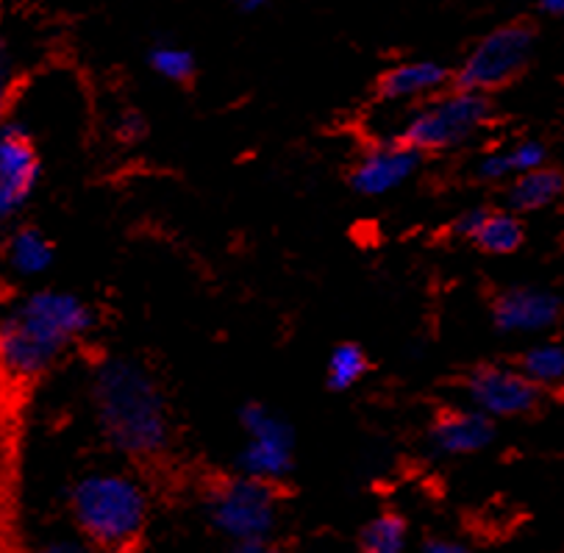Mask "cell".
<instances>
[{
    "mask_svg": "<svg viewBox=\"0 0 564 553\" xmlns=\"http://www.w3.org/2000/svg\"><path fill=\"white\" fill-rule=\"evenodd\" d=\"M409 525L401 514L384 512L361 531V553H406Z\"/></svg>",
    "mask_w": 564,
    "mask_h": 553,
    "instance_id": "d6986e66",
    "label": "cell"
},
{
    "mask_svg": "<svg viewBox=\"0 0 564 553\" xmlns=\"http://www.w3.org/2000/svg\"><path fill=\"white\" fill-rule=\"evenodd\" d=\"M420 162L423 156L398 137L372 142L350 167V187L365 198H381V195H390L403 187L417 173Z\"/></svg>",
    "mask_w": 564,
    "mask_h": 553,
    "instance_id": "30bf717a",
    "label": "cell"
},
{
    "mask_svg": "<svg viewBox=\"0 0 564 553\" xmlns=\"http://www.w3.org/2000/svg\"><path fill=\"white\" fill-rule=\"evenodd\" d=\"M520 373L531 381V384L540 387L542 392L553 390V387L562 384L564 379V348L562 343H540L531 345L523 356H520L518 365Z\"/></svg>",
    "mask_w": 564,
    "mask_h": 553,
    "instance_id": "e0dca14e",
    "label": "cell"
},
{
    "mask_svg": "<svg viewBox=\"0 0 564 553\" xmlns=\"http://www.w3.org/2000/svg\"><path fill=\"white\" fill-rule=\"evenodd\" d=\"M454 82V71L434 58H412V62H398L390 71H384L376 84V95L384 104H420L434 95L445 93Z\"/></svg>",
    "mask_w": 564,
    "mask_h": 553,
    "instance_id": "5bb4252c",
    "label": "cell"
},
{
    "mask_svg": "<svg viewBox=\"0 0 564 553\" xmlns=\"http://www.w3.org/2000/svg\"><path fill=\"white\" fill-rule=\"evenodd\" d=\"M536 7L547 18H562L564 14V0H536Z\"/></svg>",
    "mask_w": 564,
    "mask_h": 553,
    "instance_id": "83f0119b",
    "label": "cell"
},
{
    "mask_svg": "<svg viewBox=\"0 0 564 553\" xmlns=\"http://www.w3.org/2000/svg\"><path fill=\"white\" fill-rule=\"evenodd\" d=\"M78 531L98 553H129L148 523L145 487L117 470L87 473L70 492Z\"/></svg>",
    "mask_w": 564,
    "mask_h": 553,
    "instance_id": "3957f363",
    "label": "cell"
},
{
    "mask_svg": "<svg viewBox=\"0 0 564 553\" xmlns=\"http://www.w3.org/2000/svg\"><path fill=\"white\" fill-rule=\"evenodd\" d=\"M536 34L525 23H507L484 34L454 71L451 87L489 95L512 87L534 58Z\"/></svg>",
    "mask_w": 564,
    "mask_h": 553,
    "instance_id": "5b68a950",
    "label": "cell"
},
{
    "mask_svg": "<svg viewBox=\"0 0 564 553\" xmlns=\"http://www.w3.org/2000/svg\"><path fill=\"white\" fill-rule=\"evenodd\" d=\"M234 7L245 14H257L262 12L264 7H270V0H234Z\"/></svg>",
    "mask_w": 564,
    "mask_h": 553,
    "instance_id": "f1b7e54d",
    "label": "cell"
},
{
    "mask_svg": "<svg viewBox=\"0 0 564 553\" xmlns=\"http://www.w3.org/2000/svg\"><path fill=\"white\" fill-rule=\"evenodd\" d=\"M12 381L3 376V370H0V425H3V418H7V401H9V390H12Z\"/></svg>",
    "mask_w": 564,
    "mask_h": 553,
    "instance_id": "f546056e",
    "label": "cell"
},
{
    "mask_svg": "<svg viewBox=\"0 0 564 553\" xmlns=\"http://www.w3.org/2000/svg\"><path fill=\"white\" fill-rule=\"evenodd\" d=\"M148 67L170 84H189L195 76V56L181 45H156L148 51Z\"/></svg>",
    "mask_w": 564,
    "mask_h": 553,
    "instance_id": "ffe728a7",
    "label": "cell"
},
{
    "mask_svg": "<svg viewBox=\"0 0 564 553\" xmlns=\"http://www.w3.org/2000/svg\"><path fill=\"white\" fill-rule=\"evenodd\" d=\"M9 3H12V0H0V12H3V9H7Z\"/></svg>",
    "mask_w": 564,
    "mask_h": 553,
    "instance_id": "1f68e13d",
    "label": "cell"
},
{
    "mask_svg": "<svg viewBox=\"0 0 564 553\" xmlns=\"http://www.w3.org/2000/svg\"><path fill=\"white\" fill-rule=\"evenodd\" d=\"M370 373V359L359 343H339L328 354L326 361V384L334 392H345L359 384Z\"/></svg>",
    "mask_w": 564,
    "mask_h": 553,
    "instance_id": "ac0fdd59",
    "label": "cell"
},
{
    "mask_svg": "<svg viewBox=\"0 0 564 553\" xmlns=\"http://www.w3.org/2000/svg\"><path fill=\"white\" fill-rule=\"evenodd\" d=\"M495 120V104L489 95L467 93L448 87L445 93L429 100H420L412 115L403 122L398 140L429 156V153H448L467 145L473 137L489 129Z\"/></svg>",
    "mask_w": 564,
    "mask_h": 553,
    "instance_id": "277c9868",
    "label": "cell"
},
{
    "mask_svg": "<svg viewBox=\"0 0 564 553\" xmlns=\"http://www.w3.org/2000/svg\"><path fill=\"white\" fill-rule=\"evenodd\" d=\"M239 425L248 443L239 451V476L279 484L295 467V434L284 418L264 403H245L239 409Z\"/></svg>",
    "mask_w": 564,
    "mask_h": 553,
    "instance_id": "52a82bcc",
    "label": "cell"
},
{
    "mask_svg": "<svg viewBox=\"0 0 564 553\" xmlns=\"http://www.w3.org/2000/svg\"><path fill=\"white\" fill-rule=\"evenodd\" d=\"M564 193V175L558 167L542 164V167L529 170V173L514 175L507 193V209L514 215H529V212H542L556 204Z\"/></svg>",
    "mask_w": 564,
    "mask_h": 553,
    "instance_id": "9a60e30c",
    "label": "cell"
},
{
    "mask_svg": "<svg viewBox=\"0 0 564 553\" xmlns=\"http://www.w3.org/2000/svg\"><path fill=\"white\" fill-rule=\"evenodd\" d=\"M42 164L34 137L18 122L0 126V223L18 215L40 184Z\"/></svg>",
    "mask_w": 564,
    "mask_h": 553,
    "instance_id": "9c48e42d",
    "label": "cell"
},
{
    "mask_svg": "<svg viewBox=\"0 0 564 553\" xmlns=\"http://www.w3.org/2000/svg\"><path fill=\"white\" fill-rule=\"evenodd\" d=\"M53 259H56L53 242L40 228L23 226L9 237L7 262L18 275H42L51 270Z\"/></svg>",
    "mask_w": 564,
    "mask_h": 553,
    "instance_id": "2e32d148",
    "label": "cell"
},
{
    "mask_svg": "<svg viewBox=\"0 0 564 553\" xmlns=\"http://www.w3.org/2000/svg\"><path fill=\"white\" fill-rule=\"evenodd\" d=\"M495 440V420L478 409H443L429 425V443L443 456H473Z\"/></svg>",
    "mask_w": 564,
    "mask_h": 553,
    "instance_id": "7c38bea8",
    "label": "cell"
},
{
    "mask_svg": "<svg viewBox=\"0 0 564 553\" xmlns=\"http://www.w3.org/2000/svg\"><path fill=\"white\" fill-rule=\"evenodd\" d=\"M509 153V164H512V173H529V170L542 167L547 164V148L545 142L540 140H520L514 142L512 148H507Z\"/></svg>",
    "mask_w": 564,
    "mask_h": 553,
    "instance_id": "44dd1931",
    "label": "cell"
},
{
    "mask_svg": "<svg viewBox=\"0 0 564 553\" xmlns=\"http://www.w3.org/2000/svg\"><path fill=\"white\" fill-rule=\"evenodd\" d=\"M476 173L481 181H489V184H500V181H512V164H509L507 148H495V151L484 153L481 162L476 164Z\"/></svg>",
    "mask_w": 564,
    "mask_h": 553,
    "instance_id": "7402d4cb",
    "label": "cell"
},
{
    "mask_svg": "<svg viewBox=\"0 0 564 553\" xmlns=\"http://www.w3.org/2000/svg\"><path fill=\"white\" fill-rule=\"evenodd\" d=\"M3 295H7V284L0 281V301H3Z\"/></svg>",
    "mask_w": 564,
    "mask_h": 553,
    "instance_id": "4dcf8cb0",
    "label": "cell"
},
{
    "mask_svg": "<svg viewBox=\"0 0 564 553\" xmlns=\"http://www.w3.org/2000/svg\"><path fill=\"white\" fill-rule=\"evenodd\" d=\"M206 509L215 529L231 542L270 536L279 518V484L248 476L217 478L206 489Z\"/></svg>",
    "mask_w": 564,
    "mask_h": 553,
    "instance_id": "8992f818",
    "label": "cell"
},
{
    "mask_svg": "<svg viewBox=\"0 0 564 553\" xmlns=\"http://www.w3.org/2000/svg\"><path fill=\"white\" fill-rule=\"evenodd\" d=\"M562 321V297L542 286H509L492 301V326L500 334H545Z\"/></svg>",
    "mask_w": 564,
    "mask_h": 553,
    "instance_id": "8fae6325",
    "label": "cell"
},
{
    "mask_svg": "<svg viewBox=\"0 0 564 553\" xmlns=\"http://www.w3.org/2000/svg\"><path fill=\"white\" fill-rule=\"evenodd\" d=\"M454 234L489 257H509L525 242V226L520 215H514L512 209H489V206L465 212L454 223Z\"/></svg>",
    "mask_w": 564,
    "mask_h": 553,
    "instance_id": "4fadbf2b",
    "label": "cell"
},
{
    "mask_svg": "<svg viewBox=\"0 0 564 553\" xmlns=\"http://www.w3.org/2000/svg\"><path fill=\"white\" fill-rule=\"evenodd\" d=\"M40 553H98L93 545L87 542H76V540H56L51 545L42 547Z\"/></svg>",
    "mask_w": 564,
    "mask_h": 553,
    "instance_id": "4316f807",
    "label": "cell"
},
{
    "mask_svg": "<svg viewBox=\"0 0 564 553\" xmlns=\"http://www.w3.org/2000/svg\"><path fill=\"white\" fill-rule=\"evenodd\" d=\"M95 328L84 297L62 290H36L0 321V370L12 384L40 379Z\"/></svg>",
    "mask_w": 564,
    "mask_h": 553,
    "instance_id": "7a4b0ae2",
    "label": "cell"
},
{
    "mask_svg": "<svg viewBox=\"0 0 564 553\" xmlns=\"http://www.w3.org/2000/svg\"><path fill=\"white\" fill-rule=\"evenodd\" d=\"M95 423L117 454L159 459L173 443L170 409L148 367L126 356H109L93 373L89 390Z\"/></svg>",
    "mask_w": 564,
    "mask_h": 553,
    "instance_id": "6da1fadb",
    "label": "cell"
},
{
    "mask_svg": "<svg viewBox=\"0 0 564 553\" xmlns=\"http://www.w3.org/2000/svg\"><path fill=\"white\" fill-rule=\"evenodd\" d=\"M14 95H18V76H14L12 56L7 53V47L0 45V122L7 120Z\"/></svg>",
    "mask_w": 564,
    "mask_h": 553,
    "instance_id": "603a6c76",
    "label": "cell"
},
{
    "mask_svg": "<svg viewBox=\"0 0 564 553\" xmlns=\"http://www.w3.org/2000/svg\"><path fill=\"white\" fill-rule=\"evenodd\" d=\"M115 134H117V140L126 142V145H137V142L145 140V134H148L145 117H142L140 111H134V109L122 111V115L117 117Z\"/></svg>",
    "mask_w": 564,
    "mask_h": 553,
    "instance_id": "cb8c5ba5",
    "label": "cell"
},
{
    "mask_svg": "<svg viewBox=\"0 0 564 553\" xmlns=\"http://www.w3.org/2000/svg\"><path fill=\"white\" fill-rule=\"evenodd\" d=\"M425 553H473L465 542L445 540V536H434V540L425 542Z\"/></svg>",
    "mask_w": 564,
    "mask_h": 553,
    "instance_id": "484cf974",
    "label": "cell"
},
{
    "mask_svg": "<svg viewBox=\"0 0 564 553\" xmlns=\"http://www.w3.org/2000/svg\"><path fill=\"white\" fill-rule=\"evenodd\" d=\"M231 553H284V547L270 540V536H259V540L234 542Z\"/></svg>",
    "mask_w": 564,
    "mask_h": 553,
    "instance_id": "d4e9b609",
    "label": "cell"
},
{
    "mask_svg": "<svg viewBox=\"0 0 564 553\" xmlns=\"http://www.w3.org/2000/svg\"><path fill=\"white\" fill-rule=\"evenodd\" d=\"M470 406L492 420L525 418L536 412L542 403V390L531 384L518 367L509 365H478L465 379Z\"/></svg>",
    "mask_w": 564,
    "mask_h": 553,
    "instance_id": "ba28073f",
    "label": "cell"
}]
</instances>
